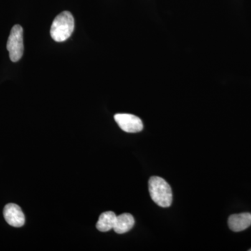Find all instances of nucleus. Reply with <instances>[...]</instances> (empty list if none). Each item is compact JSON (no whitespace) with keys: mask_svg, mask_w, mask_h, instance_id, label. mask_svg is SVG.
<instances>
[{"mask_svg":"<svg viewBox=\"0 0 251 251\" xmlns=\"http://www.w3.org/2000/svg\"><path fill=\"white\" fill-rule=\"evenodd\" d=\"M150 196L157 205L161 207H169L173 202V191L171 186L163 178L151 176L149 181Z\"/></svg>","mask_w":251,"mask_h":251,"instance_id":"1","label":"nucleus"},{"mask_svg":"<svg viewBox=\"0 0 251 251\" xmlns=\"http://www.w3.org/2000/svg\"><path fill=\"white\" fill-rule=\"evenodd\" d=\"M74 18L69 11H63L54 18L50 29V35L54 41H67L74 31Z\"/></svg>","mask_w":251,"mask_h":251,"instance_id":"2","label":"nucleus"},{"mask_svg":"<svg viewBox=\"0 0 251 251\" xmlns=\"http://www.w3.org/2000/svg\"><path fill=\"white\" fill-rule=\"evenodd\" d=\"M6 49L9 51L10 59L13 62H18L23 57L24 52L23 29L19 25H16L11 29Z\"/></svg>","mask_w":251,"mask_h":251,"instance_id":"3","label":"nucleus"},{"mask_svg":"<svg viewBox=\"0 0 251 251\" xmlns=\"http://www.w3.org/2000/svg\"><path fill=\"white\" fill-rule=\"evenodd\" d=\"M115 122L122 130L127 133H138L143 129V124L139 117L130 114H116Z\"/></svg>","mask_w":251,"mask_h":251,"instance_id":"4","label":"nucleus"},{"mask_svg":"<svg viewBox=\"0 0 251 251\" xmlns=\"http://www.w3.org/2000/svg\"><path fill=\"white\" fill-rule=\"evenodd\" d=\"M4 217L7 224L15 227H21L24 226L25 218L22 209L14 203H9L4 206L3 211Z\"/></svg>","mask_w":251,"mask_h":251,"instance_id":"5","label":"nucleus"},{"mask_svg":"<svg viewBox=\"0 0 251 251\" xmlns=\"http://www.w3.org/2000/svg\"><path fill=\"white\" fill-rule=\"evenodd\" d=\"M229 229L234 232H242L251 226V214L242 213V214H232L228 219Z\"/></svg>","mask_w":251,"mask_h":251,"instance_id":"6","label":"nucleus"},{"mask_svg":"<svg viewBox=\"0 0 251 251\" xmlns=\"http://www.w3.org/2000/svg\"><path fill=\"white\" fill-rule=\"evenodd\" d=\"M135 224V220L131 214L125 213L117 216L116 221L113 229L117 234H124L128 232Z\"/></svg>","mask_w":251,"mask_h":251,"instance_id":"7","label":"nucleus"},{"mask_svg":"<svg viewBox=\"0 0 251 251\" xmlns=\"http://www.w3.org/2000/svg\"><path fill=\"white\" fill-rule=\"evenodd\" d=\"M117 215L112 211H106L99 216L97 228L100 232H108L113 229L116 221Z\"/></svg>","mask_w":251,"mask_h":251,"instance_id":"8","label":"nucleus"},{"mask_svg":"<svg viewBox=\"0 0 251 251\" xmlns=\"http://www.w3.org/2000/svg\"><path fill=\"white\" fill-rule=\"evenodd\" d=\"M249 251H251V249H250V250H249Z\"/></svg>","mask_w":251,"mask_h":251,"instance_id":"9","label":"nucleus"}]
</instances>
